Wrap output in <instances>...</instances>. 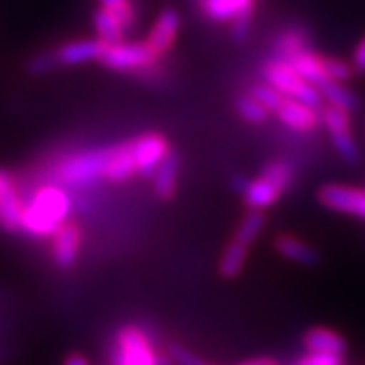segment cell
I'll use <instances>...</instances> for the list:
<instances>
[{
    "instance_id": "37",
    "label": "cell",
    "mask_w": 365,
    "mask_h": 365,
    "mask_svg": "<svg viewBox=\"0 0 365 365\" xmlns=\"http://www.w3.org/2000/svg\"><path fill=\"white\" fill-rule=\"evenodd\" d=\"M100 2H102V9H114V6L126 2V0H100Z\"/></svg>"
},
{
    "instance_id": "19",
    "label": "cell",
    "mask_w": 365,
    "mask_h": 365,
    "mask_svg": "<svg viewBox=\"0 0 365 365\" xmlns=\"http://www.w3.org/2000/svg\"><path fill=\"white\" fill-rule=\"evenodd\" d=\"M132 175H136V163H134V155H132V144H118L116 153H114V157H112L108 169H106L104 179L112 182H124L128 181Z\"/></svg>"
},
{
    "instance_id": "2",
    "label": "cell",
    "mask_w": 365,
    "mask_h": 365,
    "mask_svg": "<svg viewBox=\"0 0 365 365\" xmlns=\"http://www.w3.org/2000/svg\"><path fill=\"white\" fill-rule=\"evenodd\" d=\"M118 144L110 146H100V148H88L76 153L66 160L59 163V167L55 170L57 179L66 182L69 187H81V185H90V182L102 179L106 175V169L110 165V160L116 153Z\"/></svg>"
},
{
    "instance_id": "33",
    "label": "cell",
    "mask_w": 365,
    "mask_h": 365,
    "mask_svg": "<svg viewBox=\"0 0 365 365\" xmlns=\"http://www.w3.org/2000/svg\"><path fill=\"white\" fill-rule=\"evenodd\" d=\"M351 67L355 71H359V73H365V37L359 41V45L353 51Z\"/></svg>"
},
{
    "instance_id": "18",
    "label": "cell",
    "mask_w": 365,
    "mask_h": 365,
    "mask_svg": "<svg viewBox=\"0 0 365 365\" xmlns=\"http://www.w3.org/2000/svg\"><path fill=\"white\" fill-rule=\"evenodd\" d=\"M179 170H181V157L170 150L167 157L163 158V163L158 165V169L153 175L155 181V193L163 201H170L177 195V179H179Z\"/></svg>"
},
{
    "instance_id": "17",
    "label": "cell",
    "mask_w": 365,
    "mask_h": 365,
    "mask_svg": "<svg viewBox=\"0 0 365 365\" xmlns=\"http://www.w3.org/2000/svg\"><path fill=\"white\" fill-rule=\"evenodd\" d=\"M302 347L307 353H329V355H345L347 343L335 329L313 327L302 335Z\"/></svg>"
},
{
    "instance_id": "7",
    "label": "cell",
    "mask_w": 365,
    "mask_h": 365,
    "mask_svg": "<svg viewBox=\"0 0 365 365\" xmlns=\"http://www.w3.org/2000/svg\"><path fill=\"white\" fill-rule=\"evenodd\" d=\"M317 197L323 207L333 209L337 213H347L365 222V189L361 187L331 182L323 185Z\"/></svg>"
},
{
    "instance_id": "35",
    "label": "cell",
    "mask_w": 365,
    "mask_h": 365,
    "mask_svg": "<svg viewBox=\"0 0 365 365\" xmlns=\"http://www.w3.org/2000/svg\"><path fill=\"white\" fill-rule=\"evenodd\" d=\"M63 365H90V361L81 355V353H71L69 357L66 359Z\"/></svg>"
},
{
    "instance_id": "27",
    "label": "cell",
    "mask_w": 365,
    "mask_h": 365,
    "mask_svg": "<svg viewBox=\"0 0 365 365\" xmlns=\"http://www.w3.org/2000/svg\"><path fill=\"white\" fill-rule=\"evenodd\" d=\"M264 223H266V220H264V213H262V211H248V215H246V217L242 220V223L237 225L234 240L250 248V246L258 240V235L262 234Z\"/></svg>"
},
{
    "instance_id": "21",
    "label": "cell",
    "mask_w": 365,
    "mask_h": 365,
    "mask_svg": "<svg viewBox=\"0 0 365 365\" xmlns=\"http://www.w3.org/2000/svg\"><path fill=\"white\" fill-rule=\"evenodd\" d=\"M21 217H23V205L21 197L16 193V187L11 185L0 193V227L6 232L21 230Z\"/></svg>"
},
{
    "instance_id": "16",
    "label": "cell",
    "mask_w": 365,
    "mask_h": 365,
    "mask_svg": "<svg viewBox=\"0 0 365 365\" xmlns=\"http://www.w3.org/2000/svg\"><path fill=\"white\" fill-rule=\"evenodd\" d=\"M201 13L215 23H232L240 16H252L256 0H199Z\"/></svg>"
},
{
    "instance_id": "25",
    "label": "cell",
    "mask_w": 365,
    "mask_h": 365,
    "mask_svg": "<svg viewBox=\"0 0 365 365\" xmlns=\"http://www.w3.org/2000/svg\"><path fill=\"white\" fill-rule=\"evenodd\" d=\"M235 112L240 114L242 120H246L252 126H262L270 118V112L264 106H260L258 100H254L250 93H242V96L235 98Z\"/></svg>"
},
{
    "instance_id": "11",
    "label": "cell",
    "mask_w": 365,
    "mask_h": 365,
    "mask_svg": "<svg viewBox=\"0 0 365 365\" xmlns=\"http://www.w3.org/2000/svg\"><path fill=\"white\" fill-rule=\"evenodd\" d=\"M179 29H181V16H179V13H177L175 9H165V11L155 19L146 43H148L160 57H165V55L173 49L175 39H177V35H179Z\"/></svg>"
},
{
    "instance_id": "20",
    "label": "cell",
    "mask_w": 365,
    "mask_h": 365,
    "mask_svg": "<svg viewBox=\"0 0 365 365\" xmlns=\"http://www.w3.org/2000/svg\"><path fill=\"white\" fill-rule=\"evenodd\" d=\"M319 93L323 98V102H327V106H333V108H339V110H345V112H355L359 108V98L353 93L349 88H345L341 81H325L321 83L319 88Z\"/></svg>"
},
{
    "instance_id": "13",
    "label": "cell",
    "mask_w": 365,
    "mask_h": 365,
    "mask_svg": "<svg viewBox=\"0 0 365 365\" xmlns=\"http://www.w3.org/2000/svg\"><path fill=\"white\" fill-rule=\"evenodd\" d=\"M284 61L304 81L313 83L314 88H319L321 83L329 81V76H327V55H321V53H317L307 47V49H300V51L292 53Z\"/></svg>"
},
{
    "instance_id": "32",
    "label": "cell",
    "mask_w": 365,
    "mask_h": 365,
    "mask_svg": "<svg viewBox=\"0 0 365 365\" xmlns=\"http://www.w3.org/2000/svg\"><path fill=\"white\" fill-rule=\"evenodd\" d=\"M252 29V16H240L232 21V35L235 41H246Z\"/></svg>"
},
{
    "instance_id": "28",
    "label": "cell",
    "mask_w": 365,
    "mask_h": 365,
    "mask_svg": "<svg viewBox=\"0 0 365 365\" xmlns=\"http://www.w3.org/2000/svg\"><path fill=\"white\" fill-rule=\"evenodd\" d=\"M248 93L254 100H258L260 106H264L270 114H276V110H278V108L282 106V102H284V96L278 90H274L272 86L266 83V81L254 83V86L250 88Z\"/></svg>"
},
{
    "instance_id": "9",
    "label": "cell",
    "mask_w": 365,
    "mask_h": 365,
    "mask_svg": "<svg viewBox=\"0 0 365 365\" xmlns=\"http://www.w3.org/2000/svg\"><path fill=\"white\" fill-rule=\"evenodd\" d=\"M232 187L242 195L248 211H264V209L272 207L282 195L272 182L266 181L264 177H256V179L234 177Z\"/></svg>"
},
{
    "instance_id": "12",
    "label": "cell",
    "mask_w": 365,
    "mask_h": 365,
    "mask_svg": "<svg viewBox=\"0 0 365 365\" xmlns=\"http://www.w3.org/2000/svg\"><path fill=\"white\" fill-rule=\"evenodd\" d=\"M276 118L282 126L294 132H311L321 124V114L311 106L284 98L282 106L276 110Z\"/></svg>"
},
{
    "instance_id": "14",
    "label": "cell",
    "mask_w": 365,
    "mask_h": 365,
    "mask_svg": "<svg viewBox=\"0 0 365 365\" xmlns=\"http://www.w3.org/2000/svg\"><path fill=\"white\" fill-rule=\"evenodd\" d=\"M81 232L76 223L66 222L53 234V260L59 268H71L78 262Z\"/></svg>"
},
{
    "instance_id": "8",
    "label": "cell",
    "mask_w": 365,
    "mask_h": 365,
    "mask_svg": "<svg viewBox=\"0 0 365 365\" xmlns=\"http://www.w3.org/2000/svg\"><path fill=\"white\" fill-rule=\"evenodd\" d=\"M132 155L136 163V173L143 177H153L158 165L163 163V158L169 155L170 144L165 134L158 132H148L138 136L136 140H132Z\"/></svg>"
},
{
    "instance_id": "26",
    "label": "cell",
    "mask_w": 365,
    "mask_h": 365,
    "mask_svg": "<svg viewBox=\"0 0 365 365\" xmlns=\"http://www.w3.org/2000/svg\"><path fill=\"white\" fill-rule=\"evenodd\" d=\"M260 177H264L266 181L272 182L280 193H284L288 187H290L292 179H294V170H292V165L288 160H270L260 170Z\"/></svg>"
},
{
    "instance_id": "10",
    "label": "cell",
    "mask_w": 365,
    "mask_h": 365,
    "mask_svg": "<svg viewBox=\"0 0 365 365\" xmlns=\"http://www.w3.org/2000/svg\"><path fill=\"white\" fill-rule=\"evenodd\" d=\"M106 51V45L98 39H78L69 41L66 45H59L55 49V59L59 66H81L100 61Z\"/></svg>"
},
{
    "instance_id": "29",
    "label": "cell",
    "mask_w": 365,
    "mask_h": 365,
    "mask_svg": "<svg viewBox=\"0 0 365 365\" xmlns=\"http://www.w3.org/2000/svg\"><path fill=\"white\" fill-rule=\"evenodd\" d=\"M55 67H59L57 59H55V51H43L33 55L26 63V69L33 73V76H45L53 71Z\"/></svg>"
},
{
    "instance_id": "24",
    "label": "cell",
    "mask_w": 365,
    "mask_h": 365,
    "mask_svg": "<svg viewBox=\"0 0 365 365\" xmlns=\"http://www.w3.org/2000/svg\"><path fill=\"white\" fill-rule=\"evenodd\" d=\"M307 47H309V37L302 29H284L282 33H278V37L274 41V51L280 59H287L292 53L307 49Z\"/></svg>"
},
{
    "instance_id": "22",
    "label": "cell",
    "mask_w": 365,
    "mask_h": 365,
    "mask_svg": "<svg viewBox=\"0 0 365 365\" xmlns=\"http://www.w3.org/2000/svg\"><path fill=\"white\" fill-rule=\"evenodd\" d=\"M93 26H96L98 39L102 41L106 47L122 43L124 35H126V29L120 23V19L108 9H100L98 13L93 14Z\"/></svg>"
},
{
    "instance_id": "3",
    "label": "cell",
    "mask_w": 365,
    "mask_h": 365,
    "mask_svg": "<svg viewBox=\"0 0 365 365\" xmlns=\"http://www.w3.org/2000/svg\"><path fill=\"white\" fill-rule=\"evenodd\" d=\"M262 81L270 83L274 90L280 91L284 98L302 102V104L311 106L314 110H319L323 106V98H321L319 90L314 88L313 83H309V81L300 78L299 73L280 57L268 59L262 66Z\"/></svg>"
},
{
    "instance_id": "4",
    "label": "cell",
    "mask_w": 365,
    "mask_h": 365,
    "mask_svg": "<svg viewBox=\"0 0 365 365\" xmlns=\"http://www.w3.org/2000/svg\"><path fill=\"white\" fill-rule=\"evenodd\" d=\"M108 69L114 71H128V73H140L148 67H155L160 63V55H158L146 41H136V43H116V45H108L104 55L100 59Z\"/></svg>"
},
{
    "instance_id": "15",
    "label": "cell",
    "mask_w": 365,
    "mask_h": 365,
    "mask_svg": "<svg viewBox=\"0 0 365 365\" xmlns=\"http://www.w3.org/2000/svg\"><path fill=\"white\" fill-rule=\"evenodd\" d=\"M274 250H276V254L282 256L284 260L294 262V264H300V266H317V264H321V254H319V250L292 234L278 235V237L274 240Z\"/></svg>"
},
{
    "instance_id": "30",
    "label": "cell",
    "mask_w": 365,
    "mask_h": 365,
    "mask_svg": "<svg viewBox=\"0 0 365 365\" xmlns=\"http://www.w3.org/2000/svg\"><path fill=\"white\" fill-rule=\"evenodd\" d=\"M327 76L331 81H347L353 76V67L341 59L335 57H327Z\"/></svg>"
},
{
    "instance_id": "31",
    "label": "cell",
    "mask_w": 365,
    "mask_h": 365,
    "mask_svg": "<svg viewBox=\"0 0 365 365\" xmlns=\"http://www.w3.org/2000/svg\"><path fill=\"white\" fill-rule=\"evenodd\" d=\"M292 365H345L343 355H329V353H304Z\"/></svg>"
},
{
    "instance_id": "36",
    "label": "cell",
    "mask_w": 365,
    "mask_h": 365,
    "mask_svg": "<svg viewBox=\"0 0 365 365\" xmlns=\"http://www.w3.org/2000/svg\"><path fill=\"white\" fill-rule=\"evenodd\" d=\"M11 185H14L13 177H11L6 170H0V193H2L6 187H11Z\"/></svg>"
},
{
    "instance_id": "1",
    "label": "cell",
    "mask_w": 365,
    "mask_h": 365,
    "mask_svg": "<svg viewBox=\"0 0 365 365\" xmlns=\"http://www.w3.org/2000/svg\"><path fill=\"white\" fill-rule=\"evenodd\" d=\"M69 213V197L61 187H41L33 201L23 207L21 230L35 237H49L63 223Z\"/></svg>"
},
{
    "instance_id": "23",
    "label": "cell",
    "mask_w": 365,
    "mask_h": 365,
    "mask_svg": "<svg viewBox=\"0 0 365 365\" xmlns=\"http://www.w3.org/2000/svg\"><path fill=\"white\" fill-rule=\"evenodd\" d=\"M248 246H244V244H240L235 240H232L225 246L222 260H220V274H222L223 278L234 280V278H237L242 274L244 266H246V260H248Z\"/></svg>"
},
{
    "instance_id": "5",
    "label": "cell",
    "mask_w": 365,
    "mask_h": 365,
    "mask_svg": "<svg viewBox=\"0 0 365 365\" xmlns=\"http://www.w3.org/2000/svg\"><path fill=\"white\" fill-rule=\"evenodd\" d=\"M321 122L325 124L337 155L345 163L355 165L359 160V148H357V143L353 138L349 112L339 110V108H333V106H325L323 112H321Z\"/></svg>"
},
{
    "instance_id": "34",
    "label": "cell",
    "mask_w": 365,
    "mask_h": 365,
    "mask_svg": "<svg viewBox=\"0 0 365 365\" xmlns=\"http://www.w3.org/2000/svg\"><path fill=\"white\" fill-rule=\"evenodd\" d=\"M240 365H280V361L274 359V357H254V359H248V361Z\"/></svg>"
},
{
    "instance_id": "6",
    "label": "cell",
    "mask_w": 365,
    "mask_h": 365,
    "mask_svg": "<svg viewBox=\"0 0 365 365\" xmlns=\"http://www.w3.org/2000/svg\"><path fill=\"white\" fill-rule=\"evenodd\" d=\"M116 343L118 349L112 365H158L157 353L138 327H122Z\"/></svg>"
}]
</instances>
